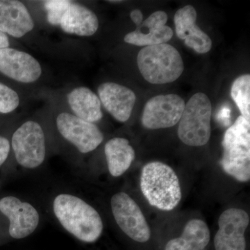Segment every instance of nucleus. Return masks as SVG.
I'll list each match as a JSON object with an SVG mask.
<instances>
[{
    "label": "nucleus",
    "instance_id": "25",
    "mask_svg": "<svg viewBox=\"0 0 250 250\" xmlns=\"http://www.w3.org/2000/svg\"><path fill=\"white\" fill-rule=\"evenodd\" d=\"M231 108L229 107L227 105H225L223 107L220 108L219 111L217 118L222 124L228 126L230 125V120H231Z\"/></svg>",
    "mask_w": 250,
    "mask_h": 250
},
{
    "label": "nucleus",
    "instance_id": "7",
    "mask_svg": "<svg viewBox=\"0 0 250 250\" xmlns=\"http://www.w3.org/2000/svg\"><path fill=\"white\" fill-rule=\"evenodd\" d=\"M111 210L116 223L129 238L146 243L151 236L150 229L136 202L125 192L115 194L111 200Z\"/></svg>",
    "mask_w": 250,
    "mask_h": 250
},
{
    "label": "nucleus",
    "instance_id": "3",
    "mask_svg": "<svg viewBox=\"0 0 250 250\" xmlns=\"http://www.w3.org/2000/svg\"><path fill=\"white\" fill-rule=\"evenodd\" d=\"M137 63L143 78L152 84L173 82L184 70L178 50L167 43L143 47L138 54Z\"/></svg>",
    "mask_w": 250,
    "mask_h": 250
},
{
    "label": "nucleus",
    "instance_id": "11",
    "mask_svg": "<svg viewBox=\"0 0 250 250\" xmlns=\"http://www.w3.org/2000/svg\"><path fill=\"white\" fill-rule=\"evenodd\" d=\"M0 211L9 219V234L15 239L29 236L39 226V212L31 204L23 202L17 197L8 196L1 199Z\"/></svg>",
    "mask_w": 250,
    "mask_h": 250
},
{
    "label": "nucleus",
    "instance_id": "26",
    "mask_svg": "<svg viewBox=\"0 0 250 250\" xmlns=\"http://www.w3.org/2000/svg\"><path fill=\"white\" fill-rule=\"evenodd\" d=\"M130 18H131V21L136 24V27H138L143 22V16L141 10L137 9L132 10L131 14H130Z\"/></svg>",
    "mask_w": 250,
    "mask_h": 250
},
{
    "label": "nucleus",
    "instance_id": "19",
    "mask_svg": "<svg viewBox=\"0 0 250 250\" xmlns=\"http://www.w3.org/2000/svg\"><path fill=\"white\" fill-rule=\"evenodd\" d=\"M209 241L207 224L200 219H193L186 225L182 236L168 241L165 250H204Z\"/></svg>",
    "mask_w": 250,
    "mask_h": 250
},
{
    "label": "nucleus",
    "instance_id": "22",
    "mask_svg": "<svg viewBox=\"0 0 250 250\" xmlns=\"http://www.w3.org/2000/svg\"><path fill=\"white\" fill-rule=\"evenodd\" d=\"M71 2L72 1L68 0H47L44 1V7L47 11V19L49 24L59 25L64 13Z\"/></svg>",
    "mask_w": 250,
    "mask_h": 250
},
{
    "label": "nucleus",
    "instance_id": "13",
    "mask_svg": "<svg viewBox=\"0 0 250 250\" xmlns=\"http://www.w3.org/2000/svg\"><path fill=\"white\" fill-rule=\"evenodd\" d=\"M167 21L166 12L156 11L136 27V30L126 34L124 38L125 42L141 47L166 43L174 34L172 29L166 25Z\"/></svg>",
    "mask_w": 250,
    "mask_h": 250
},
{
    "label": "nucleus",
    "instance_id": "15",
    "mask_svg": "<svg viewBox=\"0 0 250 250\" xmlns=\"http://www.w3.org/2000/svg\"><path fill=\"white\" fill-rule=\"evenodd\" d=\"M100 102L116 121L125 123L129 119L136 101L133 90L113 82H105L98 87Z\"/></svg>",
    "mask_w": 250,
    "mask_h": 250
},
{
    "label": "nucleus",
    "instance_id": "17",
    "mask_svg": "<svg viewBox=\"0 0 250 250\" xmlns=\"http://www.w3.org/2000/svg\"><path fill=\"white\" fill-rule=\"evenodd\" d=\"M59 26L67 34L90 36L98 31L99 21L91 10L72 1L64 13Z\"/></svg>",
    "mask_w": 250,
    "mask_h": 250
},
{
    "label": "nucleus",
    "instance_id": "21",
    "mask_svg": "<svg viewBox=\"0 0 250 250\" xmlns=\"http://www.w3.org/2000/svg\"><path fill=\"white\" fill-rule=\"evenodd\" d=\"M231 95L241 116L250 122V76L241 75L233 82Z\"/></svg>",
    "mask_w": 250,
    "mask_h": 250
},
{
    "label": "nucleus",
    "instance_id": "12",
    "mask_svg": "<svg viewBox=\"0 0 250 250\" xmlns=\"http://www.w3.org/2000/svg\"><path fill=\"white\" fill-rule=\"evenodd\" d=\"M0 72L16 82L30 83L40 78L42 69L30 54L7 47L0 49Z\"/></svg>",
    "mask_w": 250,
    "mask_h": 250
},
{
    "label": "nucleus",
    "instance_id": "6",
    "mask_svg": "<svg viewBox=\"0 0 250 250\" xmlns=\"http://www.w3.org/2000/svg\"><path fill=\"white\" fill-rule=\"evenodd\" d=\"M11 145L16 161L25 168H36L45 160V134L36 122L27 121L21 125L13 135Z\"/></svg>",
    "mask_w": 250,
    "mask_h": 250
},
{
    "label": "nucleus",
    "instance_id": "16",
    "mask_svg": "<svg viewBox=\"0 0 250 250\" xmlns=\"http://www.w3.org/2000/svg\"><path fill=\"white\" fill-rule=\"evenodd\" d=\"M34 27V21L22 2L0 0V31L13 37L21 38Z\"/></svg>",
    "mask_w": 250,
    "mask_h": 250
},
{
    "label": "nucleus",
    "instance_id": "2",
    "mask_svg": "<svg viewBox=\"0 0 250 250\" xmlns=\"http://www.w3.org/2000/svg\"><path fill=\"white\" fill-rule=\"evenodd\" d=\"M141 189L149 205L165 211L175 208L182 199L177 174L170 166L159 161L148 163L143 167Z\"/></svg>",
    "mask_w": 250,
    "mask_h": 250
},
{
    "label": "nucleus",
    "instance_id": "18",
    "mask_svg": "<svg viewBox=\"0 0 250 250\" xmlns=\"http://www.w3.org/2000/svg\"><path fill=\"white\" fill-rule=\"evenodd\" d=\"M67 101L75 116L94 123L103 118L101 102L94 92L86 87H77L67 95Z\"/></svg>",
    "mask_w": 250,
    "mask_h": 250
},
{
    "label": "nucleus",
    "instance_id": "1",
    "mask_svg": "<svg viewBox=\"0 0 250 250\" xmlns=\"http://www.w3.org/2000/svg\"><path fill=\"white\" fill-rule=\"evenodd\" d=\"M53 210L62 228L81 241L94 243L103 233L98 212L80 197L60 194L54 199Z\"/></svg>",
    "mask_w": 250,
    "mask_h": 250
},
{
    "label": "nucleus",
    "instance_id": "8",
    "mask_svg": "<svg viewBox=\"0 0 250 250\" xmlns=\"http://www.w3.org/2000/svg\"><path fill=\"white\" fill-rule=\"evenodd\" d=\"M185 104L183 99L175 94L153 97L143 109V126L149 129L172 127L180 121Z\"/></svg>",
    "mask_w": 250,
    "mask_h": 250
},
{
    "label": "nucleus",
    "instance_id": "28",
    "mask_svg": "<svg viewBox=\"0 0 250 250\" xmlns=\"http://www.w3.org/2000/svg\"><path fill=\"white\" fill-rule=\"evenodd\" d=\"M108 2H112V3H116V2H118V3H121L122 2V1H108Z\"/></svg>",
    "mask_w": 250,
    "mask_h": 250
},
{
    "label": "nucleus",
    "instance_id": "27",
    "mask_svg": "<svg viewBox=\"0 0 250 250\" xmlns=\"http://www.w3.org/2000/svg\"><path fill=\"white\" fill-rule=\"evenodd\" d=\"M9 47V40L7 35L0 31V49Z\"/></svg>",
    "mask_w": 250,
    "mask_h": 250
},
{
    "label": "nucleus",
    "instance_id": "20",
    "mask_svg": "<svg viewBox=\"0 0 250 250\" xmlns=\"http://www.w3.org/2000/svg\"><path fill=\"white\" fill-rule=\"evenodd\" d=\"M104 153L108 170L115 177L123 175L129 168L136 156L129 141L120 137L113 138L106 143Z\"/></svg>",
    "mask_w": 250,
    "mask_h": 250
},
{
    "label": "nucleus",
    "instance_id": "24",
    "mask_svg": "<svg viewBox=\"0 0 250 250\" xmlns=\"http://www.w3.org/2000/svg\"><path fill=\"white\" fill-rule=\"evenodd\" d=\"M10 152V143L6 138L0 136V166L7 159Z\"/></svg>",
    "mask_w": 250,
    "mask_h": 250
},
{
    "label": "nucleus",
    "instance_id": "10",
    "mask_svg": "<svg viewBox=\"0 0 250 250\" xmlns=\"http://www.w3.org/2000/svg\"><path fill=\"white\" fill-rule=\"evenodd\" d=\"M249 223V215L244 210L233 208L225 210L218 220L215 250H246L245 232Z\"/></svg>",
    "mask_w": 250,
    "mask_h": 250
},
{
    "label": "nucleus",
    "instance_id": "5",
    "mask_svg": "<svg viewBox=\"0 0 250 250\" xmlns=\"http://www.w3.org/2000/svg\"><path fill=\"white\" fill-rule=\"evenodd\" d=\"M212 106L208 97L203 93H195L185 104L179 121L178 136L187 146H205L210 137Z\"/></svg>",
    "mask_w": 250,
    "mask_h": 250
},
{
    "label": "nucleus",
    "instance_id": "23",
    "mask_svg": "<svg viewBox=\"0 0 250 250\" xmlns=\"http://www.w3.org/2000/svg\"><path fill=\"white\" fill-rule=\"evenodd\" d=\"M18 93L7 85L0 83V113H9L19 106Z\"/></svg>",
    "mask_w": 250,
    "mask_h": 250
},
{
    "label": "nucleus",
    "instance_id": "9",
    "mask_svg": "<svg viewBox=\"0 0 250 250\" xmlns=\"http://www.w3.org/2000/svg\"><path fill=\"white\" fill-rule=\"evenodd\" d=\"M56 122L62 137L74 145L81 153L92 152L103 143V132L94 123L68 113H60Z\"/></svg>",
    "mask_w": 250,
    "mask_h": 250
},
{
    "label": "nucleus",
    "instance_id": "4",
    "mask_svg": "<svg viewBox=\"0 0 250 250\" xmlns=\"http://www.w3.org/2000/svg\"><path fill=\"white\" fill-rule=\"evenodd\" d=\"M250 122L240 116L227 130L220 165L229 175L241 182L250 179Z\"/></svg>",
    "mask_w": 250,
    "mask_h": 250
},
{
    "label": "nucleus",
    "instance_id": "14",
    "mask_svg": "<svg viewBox=\"0 0 250 250\" xmlns=\"http://www.w3.org/2000/svg\"><path fill=\"white\" fill-rule=\"evenodd\" d=\"M196 10L191 5L179 9L174 15L175 31L179 39L184 41L186 45L199 54L209 52L212 41L209 36L196 24Z\"/></svg>",
    "mask_w": 250,
    "mask_h": 250
}]
</instances>
